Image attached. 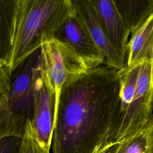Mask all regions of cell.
<instances>
[{"mask_svg":"<svg viewBox=\"0 0 153 153\" xmlns=\"http://www.w3.org/2000/svg\"><path fill=\"white\" fill-rule=\"evenodd\" d=\"M54 38L71 47L84 59L90 69L105 64L102 51L95 44L75 8L61 25Z\"/></svg>","mask_w":153,"mask_h":153,"instance_id":"obj_7","label":"cell"},{"mask_svg":"<svg viewBox=\"0 0 153 153\" xmlns=\"http://www.w3.org/2000/svg\"><path fill=\"white\" fill-rule=\"evenodd\" d=\"M153 60V14L131 34L127 45L126 67Z\"/></svg>","mask_w":153,"mask_h":153,"instance_id":"obj_10","label":"cell"},{"mask_svg":"<svg viewBox=\"0 0 153 153\" xmlns=\"http://www.w3.org/2000/svg\"><path fill=\"white\" fill-rule=\"evenodd\" d=\"M43 65V64H42ZM55 97L51 90L44 66L35 82L32 124L35 139L50 153L55 121Z\"/></svg>","mask_w":153,"mask_h":153,"instance_id":"obj_6","label":"cell"},{"mask_svg":"<svg viewBox=\"0 0 153 153\" xmlns=\"http://www.w3.org/2000/svg\"><path fill=\"white\" fill-rule=\"evenodd\" d=\"M41 53L44 69L55 97L56 119L64 84L69 78L85 72L90 68L71 47L56 38L45 42Z\"/></svg>","mask_w":153,"mask_h":153,"instance_id":"obj_4","label":"cell"},{"mask_svg":"<svg viewBox=\"0 0 153 153\" xmlns=\"http://www.w3.org/2000/svg\"><path fill=\"white\" fill-rule=\"evenodd\" d=\"M131 34L153 14V0H114Z\"/></svg>","mask_w":153,"mask_h":153,"instance_id":"obj_11","label":"cell"},{"mask_svg":"<svg viewBox=\"0 0 153 153\" xmlns=\"http://www.w3.org/2000/svg\"><path fill=\"white\" fill-rule=\"evenodd\" d=\"M147 138L144 128L134 135L119 142L117 153H145Z\"/></svg>","mask_w":153,"mask_h":153,"instance_id":"obj_13","label":"cell"},{"mask_svg":"<svg viewBox=\"0 0 153 153\" xmlns=\"http://www.w3.org/2000/svg\"><path fill=\"white\" fill-rule=\"evenodd\" d=\"M119 146V143L109 144L102 148L97 153H117Z\"/></svg>","mask_w":153,"mask_h":153,"instance_id":"obj_17","label":"cell"},{"mask_svg":"<svg viewBox=\"0 0 153 153\" xmlns=\"http://www.w3.org/2000/svg\"><path fill=\"white\" fill-rule=\"evenodd\" d=\"M74 9L72 0H0V67L13 73Z\"/></svg>","mask_w":153,"mask_h":153,"instance_id":"obj_2","label":"cell"},{"mask_svg":"<svg viewBox=\"0 0 153 153\" xmlns=\"http://www.w3.org/2000/svg\"><path fill=\"white\" fill-rule=\"evenodd\" d=\"M77 14L85 24L95 44L105 56V64L117 70L126 67V57L118 52L108 40L99 20L91 0H72Z\"/></svg>","mask_w":153,"mask_h":153,"instance_id":"obj_8","label":"cell"},{"mask_svg":"<svg viewBox=\"0 0 153 153\" xmlns=\"http://www.w3.org/2000/svg\"><path fill=\"white\" fill-rule=\"evenodd\" d=\"M1 139L0 153H13L15 142L20 138L16 137H4Z\"/></svg>","mask_w":153,"mask_h":153,"instance_id":"obj_15","label":"cell"},{"mask_svg":"<svg viewBox=\"0 0 153 153\" xmlns=\"http://www.w3.org/2000/svg\"><path fill=\"white\" fill-rule=\"evenodd\" d=\"M144 130L147 138V147L145 153H153V115Z\"/></svg>","mask_w":153,"mask_h":153,"instance_id":"obj_16","label":"cell"},{"mask_svg":"<svg viewBox=\"0 0 153 153\" xmlns=\"http://www.w3.org/2000/svg\"><path fill=\"white\" fill-rule=\"evenodd\" d=\"M151 93H152V115H153V60L152 61L151 68Z\"/></svg>","mask_w":153,"mask_h":153,"instance_id":"obj_18","label":"cell"},{"mask_svg":"<svg viewBox=\"0 0 153 153\" xmlns=\"http://www.w3.org/2000/svg\"><path fill=\"white\" fill-rule=\"evenodd\" d=\"M18 153H49L42 149L38 143L30 119L26 121L24 134L19 142Z\"/></svg>","mask_w":153,"mask_h":153,"instance_id":"obj_14","label":"cell"},{"mask_svg":"<svg viewBox=\"0 0 153 153\" xmlns=\"http://www.w3.org/2000/svg\"><path fill=\"white\" fill-rule=\"evenodd\" d=\"M100 23L113 47L127 59L131 35L114 0H91Z\"/></svg>","mask_w":153,"mask_h":153,"instance_id":"obj_9","label":"cell"},{"mask_svg":"<svg viewBox=\"0 0 153 153\" xmlns=\"http://www.w3.org/2000/svg\"><path fill=\"white\" fill-rule=\"evenodd\" d=\"M140 65L141 64L131 68L126 67L124 69L119 71L121 111V121L129 108L134 96Z\"/></svg>","mask_w":153,"mask_h":153,"instance_id":"obj_12","label":"cell"},{"mask_svg":"<svg viewBox=\"0 0 153 153\" xmlns=\"http://www.w3.org/2000/svg\"><path fill=\"white\" fill-rule=\"evenodd\" d=\"M43 67L41 48L13 73L0 67V138H22L32 120L35 82Z\"/></svg>","mask_w":153,"mask_h":153,"instance_id":"obj_3","label":"cell"},{"mask_svg":"<svg viewBox=\"0 0 153 153\" xmlns=\"http://www.w3.org/2000/svg\"><path fill=\"white\" fill-rule=\"evenodd\" d=\"M121 119L118 70L103 64L73 76L61 91L52 153H97L116 143Z\"/></svg>","mask_w":153,"mask_h":153,"instance_id":"obj_1","label":"cell"},{"mask_svg":"<svg viewBox=\"0 0 153 153\" xmlns=\"http://www.w3.org/2000/svg\"><path fill=\"white\" fill-rule=\"evenodd\" d=\"M151 68L152 61L144 62L140 65L135 94L121 120L116 143L142 131L152 117Z\"/></svg>","mask_w":153,"mask_h":153,"instance_id":"obj_5","label":"cell"}]
</instances>
